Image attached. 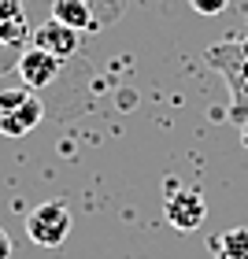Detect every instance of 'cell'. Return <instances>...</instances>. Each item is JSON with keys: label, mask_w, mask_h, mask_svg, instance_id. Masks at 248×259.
Here are the masks:
<instances>
[{"label": "cell", "mask_w": 248, "mask_h": 259, "mask_svg": "<svg viewBox=\"0 0 248 259\" xmlns=\"http://www.w3.org/2000/svg\"><path fill=\"white\" fill-rule=\"evenodd\" d=\"M208 63L222 74V81L230 85V119L244 126L248 122V41H226V45H211Z\"/></svg>", "instance_id": "obj_1"}, {"label": "cell", "mask_w": 248, "mask_h": 259, "mask_svg": "<svg viewBox=\"0 0 248 259\" xmlns=\"http://www.w3.org/2000/svg\"><path fill=\"white\" fill-rule=\"evenodd\" d=\"M45 119V104L37 89H0V137H26Z\"/></svg>", "instance_id": "obj_2"}, {"label": "cell", "mask_w": 248, "mask_h": 259, "mask_svg": "<svg viewBox=\"0 0 248 259\" xmlns=\"http://www.w3.org/2000/svg\"><path fill=\"white\" fill-rule=\"evenodd\" d=\"M70 207L60 204V200H45L26 215V237L37 244V248H60V244L70 237Z\"/></svg>", "instance_id": "obj_3"}, {"label": "cell", "mask_w": 248, "mask_h": 259, "mask_svg": "<svg viewBox=\"0 0 248 259\" xmlns=\"http://www.w3.org/2000/svg\"><path fill=\"white\" fill-rule=\"evenodd\" d=\"M163 215H167V222L178 233H193V230L204 226V219H208V200H204L200 189H193V185H171Z\"/></svg>", "instance_id": "obj_4"}, {"label": "cell", "mask_w": 248, "mask_h": 259, "mask_svg": "<svg viewBox=\"0 0 248 259\" xmlns=\"http://www.w3.org/2000/svg\"><path fill=\"white\" fill-rule=\"evenodd\" d=\"M33 45L45 52H52V56H60V60H70L78 49H81V30L74 26H67V22L60 19H49V22H41L37 30H33Z\"/></svg>", "instance_id": "obj_5"}, {"label": "cell", "mask_w": 248, "mask_h": 259, "mask_svg": "<svg viewBox=\"0 0 248 259\" xmlns=\"http://www.w3.org/2000/svg\"><path fill=\"white\" fill-rule=\"evenodd\" d=\"M60 56H52V52H45V49H26L22 52V60H19V78H22V85H30V89H45V85H52L56 78H60Z\"/></svg>", "instance_id": "obj_6"}, {"label": "cell", "mask_w": 248, "mask_h": 259, "mask_svg": "<svg viewBox=\"0 0 248 259\" xmlns=\"http://www.w3.org/2000/svg\"><path fill=\"white\" fill-rule=\"evenodd\" d=\"M26 37H30V22H26L22 4L19 0H0V45L19 49Z\"/></svg>", "instance_id": "obj_7"}, {"label": "cell", "mask_w": 248, "mask_h": 259, "mask_svg": "<svg viewBox=\"0 0 248 259\" xmlns=\"http://www.w3.org/2000/svg\"><path fill=\"white\" fill-rule=\"evenodd\" d=\"M52 15L60 19V22H67V26L81 30V33L100 26L97 15H93V8L86 4V0H56V4H52Z\"/></svg>", "instance_id": "obj_8"}, {"label": "cell", "mask_w": 248, "mask_h": 259, "mask_svg": "<svg viewBox=\"0 0 248 259\" xmlns=\"http://www.w3.org/2000/svg\"><path fill=\"white\" fill-rule=\"evenodd\" d=\"M211 259H248V226H233L215 241Z\"/></svg>", "instance_id": "obj_9"}, {"label": "cell", "mask_w": 248, "mask_h": 259, "mask_svg": "<svg viewBox=\"0 0 248 259\" xmlns=\"http://www.w3.org/2000/svg\"><path fill=\"white\" fill-rule=\"evenodd\" d=\"M189 4H193L200 15H219V11H226L230 0H189Z\"/></svg>", "instance_id": "obj_10"}, {"label": "cell", "mask_w": 248, "mask_h": 259, "mask_svg": "<svg viewBox=\"0 0 248 259\" xmlns=\"http://www.w3.org/2000/svg\"><path fill=\"white\" fill-rule=\"evenodd\" d=\"M0 259H11V237L0 230Z\"/></svg>", "instance_id": "obj_11"}, {"label": "cell", "mask_w": 248, "mask_h": 259, "mask_svg": "<svg viewBox=\"0 0 248 259\" xmlns=\"http://www.w3.org/2000/svg\"><path fill=\"white\" fill-rule=\"evenodd\" d=\"M241 141H244V145H248V122L241 126Z\"/></svg>", "instance_id": "obj_12"}]
</instances>
